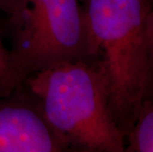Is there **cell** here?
I'll return each mask as SVG.
<instances>
[{"instance_id": "obj_7", "label": "cell", "mask_w": 153, "mask_h": 152, "mask_svg": "<svg viewBox=\"0 0 153 152\" xmlns=\"http://www.w3.org/2000/svg\"><path fill=\"white\" fill-rule=\"evenodd\" d=\"M7 13L0 8V78L4 72L7 57V34H6Z\"/></svg>"}, {"instance_id": "obj_4", "label": "cell", "mask_w": 153, "mask_h": 152, "mask_svg": "<svg viewBox=\"0 0 153 152\" xmlns=\"http://www.w3.org/2000/svg\"><path fill=\"white\" fill-rule=\"evenodd\" d=\"M0 152H68L24 83L0 97Z\"/></svg>"}, {"instance_id": "obj_3", "label": "cell", "mask_w": 153, "mask_h": 152, "mask_svg": "<svg viewBox=\"0 0 153 152\" xmlns=\"http://www.w3.org/2000/svg\"><path fill=\"white\" fill-rule=\"evenodd\" d=\"M96 59L107 80L111 114L125 135L137 118L149 62V0H83Z\"/></svg>"}, {"instance_id": "obj_5", "label": "cell", "mask_w": 153, "mask_h": 152, "mask_svg": "<svg viewBox=\"0 0 153 152\" xmlns=\"http://www.w3.org/2000/svg\"><path fill=\"white\" fill-rule=\"evenodd\" d=\"M125 152H153V93L142 99L134 125L126 136Z\"/></svg>"}, {"instance_id": "obj_6", "label": "cell", "mask_w": 153, "mask_h": 152, "mask_svg": "<svg viewBox=\"0 0 153 152\" xmlns=\"http://www.w3.org/2000/svg\"><path fill=\"white\" fill-rule=\"evenodd\" d=\"M146 25H147V37L149 46V62L143 98L149 95V94L153 93V6H151L150 10L148 12Z\"/></svg>"}, {"instance_id": "obj_1", "label": "cell", "mask_w": 153, "mask_h": 152, "mask_svg": "<svg viewBox=\"0 0 153 152\" xmlns=\"http://www.w3.org/2000/svg\"><path fill=\"white\" fill-rule=\"evenodd\" d=\"M23 83L68 152H125L126 138L111 114L107 80L97 59L56 64Z\"/></svg>"}, {"instance_id": "obj_8", "label": "cell", "mask_w": 153, "mask_h": 152, "mask_svg": "<svg viewBox=\"0 0 153 152\" xmlns=\"http://www.w3.org/2000/svg\"><path fill=\"white\" fill-rule=\"evenodd\" d=\"M16 0H0V8L7 14H10L15 6Z\"/></svg>"}, {"instance_id": "obj_2", "label": "cell", "mask_w": 153, "mask_h": 152, "mask_svg": "<svg viewBox=\"0 0 153 152\" xmlns=\"http://www.w3.org/2000/svg\"><path fill=\"white\" fill-rule=\"evenodd\" d=\"M7 57L0 97L38 71L96 59L83 0H16L6 18Z\"/></svg>"}]
</instances>
